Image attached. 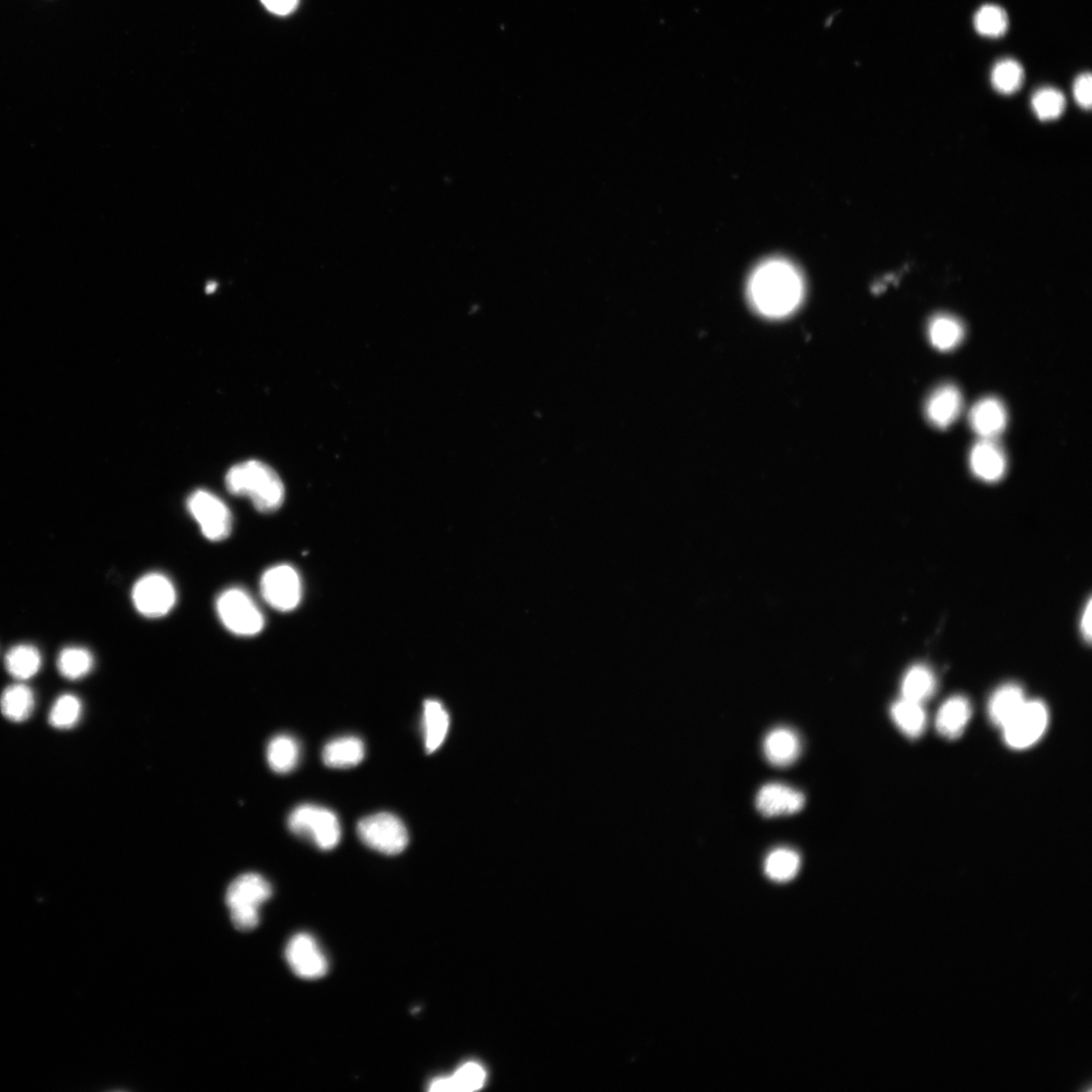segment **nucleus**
I'll use <instances>...</instances> for the list:
<instances>
[{
    "instance_id": "f257e3e1",
    "label": "nucleus",
    "mask_w": 1092,
    "mask_h": 1092,
    "mask_svg": "<svg viewBox=\"0 0 1092 1092\" xmlns=\"http://www.w3.org/2000/svg\"><path fill=\"white\" fill-rule=\"evenodd\" d=\"M803 279L789 261L772 258L759 264L750 275L747 295L752 307L770 318L791 314L800 305Z\"/></svg>"
},
{
    "instance_id": "f03ea898",
    "label": "nucleus",
    "mask_w": 1092,
    "mask_h": 1092,
    "mask_svg": "<svg viewBox=\"0 0 1092 1092\" xmlns=\"http://www.w3.org/2000/svg\"><path fill=\"white\" fill-rule=\"evenodd\" d=\"M226 488L234 496L250 499L261 513L278 510L286 493L276 471L259 460H248L231 467L226 476Z\"/></svg>"
},
{
    "instance_id": "7ed1b4c3",
    "label": "nucleus",
    "mask_w": 1092,
    "mask_h": 1092,
    "mask_svg": "<svg viewBox=\"0 0 1092 1092\" xmlns=\"http://www.w3.org/2000/svg\"><path fill=\"white\" fill-rule=\"evenodd\" d=\"M272 894L270 883L261 875L247 873L228 887L227 906L236 929L252 931L259 924V909Z\"/></svg>"
},
{
    "instance_id": "20e7f679",
    "label": "nucleus",
    "mask_w": 1092,
    "mask_h": 1092,
    "mask_svg": "<svg viewBox=\"0 0 1092 1092\" xmlns=\"http://www.w3.org/2000/svg\"><path fill=\"white\" fill-rule=\"evenodd\" d=\"M290 831L323 850L336 848L342 841L339 817L326 807L302 804L296 807L288 819Z\"/></svg>"
},
{
    "instance_id": "39448f33",
    "label": "nucleus",
    "mask_w": 1092,
    "mask_h": 1092,
    "mask_svg": "<svg viewBox=\"0 0 1092 1092\" xmlns=\"http://www.w3.org/2000/svg\"><path fill=\"white\" fill-rule=\"evenodd\" d=\"M216 609L223 626L235 636L255 637L264 629L265 620L261 610L242 588H230L221 593Z\"/></svg>"
},
{
    "instance_id": "423d86ee",
    "label": "nucleus",
    "mask_w": 1092,
    "mask_h": 1092,
    "mask_svg": "<svg viewBox=\"0 0 1092 1092\" xmlns=\"http://www.w3.org/2000/svg\"><path fill=\"white\" fill-rule=\"evenodd\" d=\"M357 835L368 847L385 854H398L409 844V833L404 823L395 815L379 813L362 819L357 825Z\"/></svg>"
},
{
    "instance_id": "0eeeda50",
    "label": "nucleus",
    "mask_w": 1092,
    "mask_h": 1092,
    "mask_svg": "<svg viewBox=\"0 0 1092 1092\" xmlns=\"http://www.w3.org/2000/svg\"><path fill=\"white\" fill-rule=\"evenodd\" d=\"M186 506L207 540L219 543L229 538L233 529L232 513L218 496L197 490L188 497Z\"/></svg>"
},
{
    "instance_id": "6e6552de",
    "label": "nucleus",
    "mask_w": 1092,
    "mask_h": 1092,
    "mask_svg": "<svg viewBox=\"0 0 1092 1092\" xmlns=\"http://www.w3.org/2000/svg\"><path fill=\"white\" fill-rule=\"evenodd\" d=\"M260 592L265 602L280 612H291L301 603L303 584L297 569L287 563L276 564L264 572Z\"/></svg>"
},
{
    "instance_id": "1a4fd4ad",
    "label": "nucleus",
    "mask_w": 1092,
    "mask_h": 1092,
    "mask_svg": "<svg viewBox=\"0 0 1092 1092\" xmlns=\"http://www.w3.org/2000/svg\"><path fill=\"white\" fill-rule=\"evenodd\" d=\"M1049 723V712L1042 701H1026L1003 728L1007 745L1015 749L1028 748L1039 742Z\"/></svg>"
},
{
    "instance_id": "9d476101",
    "label": "nucleus",
    "mask_w": 1092,
    "mask_h": 1092,
    "mask_svg": "<svg viewBox=\"0 0 1092 1092\" xmlns=\"http://www.w3.org/2000/svg\"><path fill=\"white\" fill-rule=\"evenodd\" d=\"M132 600L137 611L149 619H159L175 606L177 594L174 585L159 573L148 574L135 584Z\"/></svg>"
},
{
    "instance_id": "9b49d317",
    "label": "nucleus",
    "mask_w": 1092,
    "mask_h": 1092,
    "mask_svg": "<svg viewBox=\"0 0 1092 1092\" xmlns=\"http://www.w3.org/2000/svg\"><path fill=\"white\" fill-rule=\"evenodd\" d=\"M286 959L294 973L303 979H319L328 972L329 963L322 948L315 938L306 933L290 940Z\"/></svg>"
},
{
    "instance_id": "f8f14e48",
    "label": "nucleus",
    "mask_w": 1092,
    "mask_h": 1092,
    "mask_svg": "<svg viewBox=\"0 0 1092 1092\" xmlns=\"http://www.w3.org/2000/svg\"><path fill=\"white\" fill-rule=\"evenodd\" d=\"M804 803L805 798L800 791L780 783L763 786L755 798L756 810L766 818L797 814Z\"/></svg>"
},
{
    "instance_id": "ddd939ff",
    "label": "nucleus",
    "mask_w": 1092,
    "mask_h": 1092,
    "mask_svg": "<svg viewBox=\"0 0 1092 1092\" xmlns=\"http://www.w3.org/2000/svg\"><path fill=\"white\" fill-rule=\"evenodd\" d=\"M969 461L975 476L987 483L999 482L1007 471V456L995 440L981 439L971 449Z\"/></svg>"
},
{
    "instance_id": "4468645a",
    "label": "nucleus",
    "mask_w": 1092,
    "mask_h": 1092,
    "mask_svg": "<svg viewBox=\"0 0 1092 1092\" xmlns=\"http://www.w3.org/2000/svg\"><path fill=\"white\" fill-rule=\"evenodd\" d=\"M963 405L960 390L952 384H944L931 394L925 412L936 429L945 430L960 417Z\"/></svg>"
},
{
    "instance_id": "2eb2a0df",
    "label": "nucleus",
    "mask_w": 1092,
    "mask_h": 1092,
    "mask_svg": "<svg viewBox=\"0 0 1092 1092\" xmlns=\"http://www.w3.org/2000/svg\"><path fill=\"white\" fill-rule=\"evenodd\" d=\"M969 422L972 431L980 439L996 440L1006 430L1008 412L1001 400L983 398L972 407Z\"/></svg>"
},
{
    "instance_id": "dca6fc26",
    "label": "nucleus",
    "mask_w": 1092,
    "mask_h": 1092,
    "mask_svg": "<svg viewBox=\"0 0 1092 1092\" xmlns=\"http://www.w3.org/2000/svg\"><path fill=\"white\" fill-rule=\"evenodd\" d=\"M763 749L767 761L778 768L791 766L801 752L799 736L791 729L778 728L764 740Z\"/></svg>"
},
{
    "instance_id": "f3484780",
    "label": "nucleus",
    "mask_w": 1092,
    "mask_h": 1092,
    "mask_svg": "<svg viewBox=\"0 0 1092 1092\" xmlns=\"http://www.w3.org/2000/svg\"><path fill=\"white\" fill-rule=\"evenodd\" d=\"M972 716V707L969 700L963 696H954L947 699L940 708L936 719V728L941 736L945 739L955 740L959 738Z\"/></svg>"
},
{
    "instance_id": "a211bd4d",
    "label": "nucleus",
    "mask_w": 1092,
    "mask_h": 1092,
    "mask_svg": "<svg viewBox=\"0 0 1092 1092\" xmlns=\"http://www.w3.org/2000/svg\"><path fill=\"white\" fill-rule=\"evenodd\" d=\"M450 719L443 703L429 699L423 705V736L425 749L429 753L438 750L445 743L449 731Z\"/></svg>"
},
{
    "instance_id": "6ab92c4d",
    "label": "nucleus",
    "mask_w": 1092,
    "mask_h": 1092,
    "mask_svg": "<svg viewBox=\"0 0 1092 1092\" xmlns=\"http://www.w3.org/2000/svg\"><path fill=\"white\" fill-rule=\"evenodd\" d=\"M323 762L327 767L348 769L357 766L365 756L363 742L357 737H342L330 741L324 747Z\"/></svg>"
},
{
    "instance_id": "aec40b11",
    "label": "nucleus",
    "mask_w": 1092,
    "mask_h": 1092,
    "mask_svg": "<svg viewBox=\"0 0 1092 1092\" xmlns=\"http://www.w3.org/2000/svg\"><path fill=\"white\" fill-rule=\"evenodd\" d=\"M1027 701L1024 690L1017 684H1006L997 689L989 700L988 717L997 728L1003 729Z\"/></svg>"
},
{
    "instance_id": "412c9836",
    "label": "nucleus",
    "mask_w": 1092,
    "mask_h": 1092,
    "mask_svg": "<svg viewBox=\"0 0 1092 1092\" xmlns=\"http://www.w3.org/2000/svg\"><path fill=\"white\" fill-rule=\"evenodd\" d=\"M35 706L34 691L23 683L10 685L0 697V711L8 721L16 724L27 722Z\"/></svg>"
},
{
    "instance_id": "4be33fe9",
    "label": "nucleus",
    "mask_w": 1092,
    "mask_h": 1092,
    "mask_svg": "<svg viewBox=\"0 0 1092 1092\" xmlns=\"http://www.w3.org/2000/svg\"><path fill=\"white\" fill-rule=\"evenodd\" d=\"M928 335L935 348L940 351H949L961 345L964 340L965 329L962 322L956 317L939 314L931 319Z\"/></svg>"
},
{
    "instance_id": "5701e85b",
    "label": "nucleus",
    "mask_w": 1092,
    "mask_h": 1092,
    "mask_svg": "<svg viewBox=\"0 0 1092 1092\" xmlns=\"http://www.w3.org/2000/svg\"><path fill=\"white\" fill-rule=\"evenodd\" d=\"M266 756L267 763L273 772L288 774L299 765L301 746L294 737L278 735L269 742Z\"/></svg>"
},
{
    "instance_id": "b1692460",
    "label": "nucleus",
    "mask_w": 1092,
    "mask_h": 1092,
    "mask_svg": "<svg viewBox=\"0 0 1092 1092\" xmlns=\"http://www.w3.org/2000/svg\"><path fill=\"white\" fill-rule=\"evenodd\" d=\"M8 673L18 681H27L35 677L42 667V654L33 645L21 644L13 646L5 656Z\"/></svg>"
},
{
    "instance_id": "393cba45",
    "label": "nucleus",
    "mask_w": 1092,
    "mask_h": 1092,
    "mask_svg": "<svg viewBox=\"0 0 1092 1092\" xmlns=\"http://www.w3.org/2000/svg\"><path fill=\"white\" fill-rule=\"evenodd\" d=\"M891 718L897 728L911 739L920 738L927 728L923 704L901 698L891 707Z\"/></svg>"
},
{
    "instance_id": "a878e982",
    "label": "nucleus",
    "mask_w": 1092,
    "mask_h": 1092,
    "mask_svg": "<svg viewBox=\"0 0 1092 1092\" xmlns=\"http://www.w3.org/2000/svg\"><path fill=\"white\" fill-rule=\"evenodd\" d=\"M936 687L934 673L925 664H916L902 680V698L923 704L934 695Z\"/></svg>"
},
{
    "instance_id": "bb28decb",
    "label": "nucleus",
    "mask_w": 1092,
    "mask_h": 1092,
    "mask_svg": "<svg viewBox=\"0 0 1092 1092\" xmlns=\"http://www.w3.org/2000/svg\"><path fill=\"white\" fill-rule=\"evenodd\" d=\"M94 658L90 650L81 646L64 647L57 657L59 674L67 680H79L93 669Z\"/></svg>"
},
{
    "instance_id": "cd10ccee",
    "label": "nucleus",
    "mask_w": 1092,
    "mask_h": 1092,
    "mask_svg": "<svg viewBox=\"0 0 1092 1092\" xmlns=\"http://www.w3.org/2000/svg\"><path fill=\"white\" fill-rule=\"evenodd\" d=\"M993 88L1005 96L1017 92L1025 80V71L1021 63L1013 58L997 61L990 74Z\"/></svg>"
},
{
    "instance_id": "c85d7f7f",
    "label": "nucleus",
    "mask_w": 1092,
    "mask_h": 1092,
    "mask_svg": "<svg viewBox=\"0 0 1092 1092\" xmlns=\"http://www.w3.org/2000/svg\"><path fill=\"white\" fill-rule=\"evenodd\" d=\"M801 859L795 850L781 847L771 851L765 861V873L773 881L788 882L799 872Z\"/></svg>"
},
{
    "instance_id": "c756f323",
    "label": "nucleus",
    "mask_w": 1092,
    "mask_h": 1092,
    "mask_svg": "<svg viewBox=\"0 0 1092 1092\" xmlns=\"http://www.w3.org/2000/svg\"><path fill=\"white\" fill-rule=\"evenodd\" d=\"M1010 20L1007 12L1000 6L984 5L977 10L973 18L975 31L982 37L997 39L1009 30Z\"/></svg>"
},
{
    "instance_id": "7c9ffc66",
    "label": "nucleus",
    "mask_w": 1092,
    "mask_h": 1092,
    "mask_svg": "<svg viewBox=\"0 0 1092 1092\" xmlns=\"http://www.w3.org/2000/svg\"><path fill=\"white\" fill-rule=\"evenodd\" d=\"M82 716V703L73 694H63L56 699L50 712V724L56 730L76 727Z\"/></svg>"
},
{
    "instance_id": "2f4dec72",
    "label": "nucleus",
    "mask_w": 1092,
    "mask_h": 1092,
    "mask_svg": "<svg viewBox=\"0 0 1092 1092\" xmlns=\"http://www.w3.org/2000/svg\"><path fill=\"white\" fill-rule=\"evenodd\" d=\"M1032 108L1041 121H1053L1064 113L1066 100L1060 90L1042 87L1034 93Z\"/></svg>"
},
{
    "instance_id": "473e14b6",
    "label": "nucleus",
    "mask_w": 1092,
    "mask_h": 1092,
    "mask_svg": "<svg viewBox=\"0 0 1092 1092\" xmlns=\"http://www.w3.org/2000/svg\"><path fill=\"white\" fill-rule=\"evenodd\" d=\"M447 1077L449 1092H471L485 1085L487 1072L480 1063L470 1061L460 1065Z\"/></svg>"
},
{
    "instance_id": "72a5a7b5",
    "label": "nucleus",
    "mask_w": 1092,
    "mask_h": 1092,
    "mask_svg": "<svg viewBox=\"0 0 1092 1092\" xmlns=\"http://www.w3.org/2000/svg\"><path fill=\"white\" fill-rule=\"evenodd\" d=\"M1092 78L1089 72L1079 74L1073 84V96L1084 110H1089L1092 104Z\"/></svg>"
},
{
    "instance_id": "f704fd0d",
    "label": "nucleus",
    "mask_w": 1092,
    "mask_h": 1092,
    "mask_svg": "<svg viewBox=\"0 0 1092 1092\" xmlns=\"http://www.w3.org/2000/svg\"><path fill=\"white\" fill-rule=\"evenodd\" d=\"M300 0H261L264 8L276 16L291 15L299 6Z\"/></svg>"
},
{
    "instance_id": "c9c22d12",
    "label": "nucleus",
    "mask_w": 1092,
    "mask_h": 1092,
    "mask_svg": "<svg viewBox=\"0 0 1092 1092\" xmlns=\"http://www.w3.org/2000/svg\"><path fill=\"white\" fill-rule=\"evenodd\" d=\"M1091 624H1092V607H1091V600H1089L1087 602L1085 608H1084V611H1083L1082 616H1081V621H1080L1081 633L1083 635L1084 640L1088 643L1091 641V632H1092V625Z\"/></svg>"
}]
</instances>
